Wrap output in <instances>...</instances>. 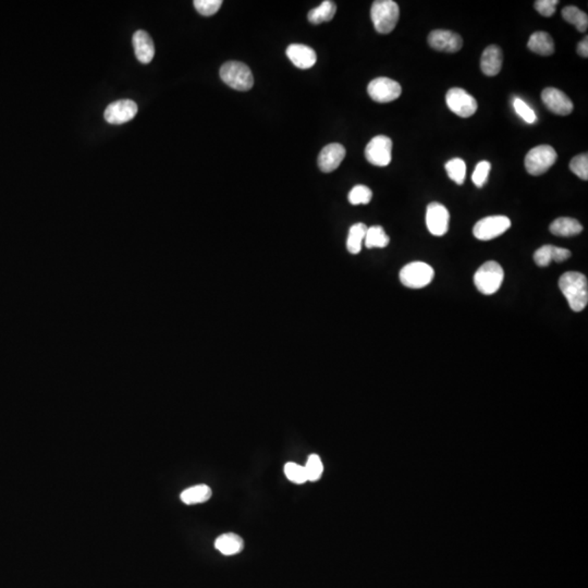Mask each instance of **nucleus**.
<instances>
[{
  "label": "nucleus",
  "instance_id": "obj_1",
  "mask_svg": "<svg viewBox=\"0 0 588 588\" xmlns=\"http://www.w3.org/2000/svg\"><path fill=\"white\" fill-rule=\"evenodd\" d=\"M559 287L573 311H584L588 303V283L583 274L565 272L560 277Z\"/></svg>",
  "mask_w": 588,
  "mask_h": 588
},
{
  "label": "nucleus",
  "instance_id": "obj_2",
  "mask_svg": "<svg viewBox=\"0 0 588 588\" xmlns=\"http://www.w3.org/2000/svg\"><path fill=\"white\" fill-rule=\"evenodd\" d=\"M371 16L378 33L389 34L398 23L400 9L398 3L392 0H377L373 3Z\"/></svg>",
  "mask_w": 588,
  "mask_h": 588
},
{
  "label": "nucleus",
  "instance_id": "obj_3",
  "mask_svg": "<svg viewBox=\"0 0 588 588\" xmlns=\"http://www.w3.org/2000/svg\"><path fill=\"white\" fill-rule=\"evenodd\" d=\"M504 278V269L499 263L495 261H486L475 272V287L485 296H491L500 289Z\"/></svg>",
  "mask_w": 588,
  "mask_h": 588
},
{
  "label": "nucleus",
  "instance_id": "obj_4",
  "mask_svg": "<svg viewBox=\"0 0 588 588\" xmlns=\"http://www.w3.org/2000/svg\"><path fill=\"white\" fill-rule=\"evenodd\" d=\"M220 78L222 82L226 83L228 86L241 92L251 90L254 85L251 69L239 61H229L222 64L220 68Z\"/></svg>",
  "mask_w": 588,
  "mask_h": 588
},
{
  "label": "nucleus",
  "instance_id": "obj_5",
  "mask_svg": "<svg viewBox=\"0 0 588 588\" xmlns=\"http://www.w3.org/2000/svg\"><path fill=\"white\" fill-rule=\"evenodd\" d=\"M435 277L433 267L423 263L413 261L405 265L400 272V281L410 289H422L427 287Z\"/></svg>",
  "mask_w": 588,
  "mask_h": 588
},
{
  "label": "nucleus",
  "instance_id": "obj_6",
  "mask_svg": "<svg viewBox=\"0 0 588 588\" xmlns=\"http://www.w3.org/2000/svg\"><path fill=\"white\" fill-rule=\"evenodd\" d=\"M556 158L558 155L552 146H536L525 157V168L532 176H541L548 172L549 168L556 163Z\"/></svg>",
  "mask_w": 588,
  "mask_h": 588
},
{
  "label": "nucleus",
  "instance_id": "obj_7",
  "mask_svg": "<svg viewBox=\"0 0 588 588\" xmlns=\"http://www.w3.org/2000/svg\"><path fill=\"white\" fill-rule=\"evenodd\" d=\"M511 227V220L506 216H489L480 219L473 229L474 237L480 241H491L504 235Z\"/></svg>",
  "mask_w": 588,
  "mask_h": 588
},
{
  "label": "nucleus",
  "instance_id": "obj_8",
  "mask_svg": "<svg viewBox=\"0 0 588 588\" xmlns=\"http://www.w3.org/2000/svg\"><path fill=\"white\" fill-rule=\"evenodd\" d=\"M446 102L449 109L461 118H469L478 110L476 99L467 91L459 87H454L448 91Z\"/></svg>",
  "mask_w": 588,
  "mask_h": 588
},
{
  "label": "nucleus",
  "instance_id": "obj_9",
  "mask_svg": "<svg viewBox=\"0 0 588 588\" xmlns=\"http://www.w3.org/2000/svg\"><path fill=\"white\" fill-rule=\"evenodd\" d=\"M392 141L386 135L373 137L365 148V157L374 166L386 167L390 164Z\"/></svg>",
  "mask_w": 588,
  "mask_h": 588
},
{
  "label": "nucleus",
  "instance_id": "obj_10",
  "mask_svg": "<svg viewBox=\"0 0 588 588\" xmlns=\"http://www.w3.org/2000/svg\"><path fill=\"white\" fill-rule=\"evenodd\" d=\"M367 92L373 101L377 103H390L400 97L402 87L389 78H377L368 84Z\"/></svg>",
  "mask_w": 588,
  "mask_h": 588
},
{
  "label": "nucleus",
  "instance_id": "obj_11",
  "mask_svg": "<svg viewBox=\"0 0 588 588\" xmlns=\"http://www.w3.org/2000/svg\"><path fill=\"white\" fill-rule=\"evenodd\" d=\"M450 214L448 209L439 203H430L426 209V226L430 233L436 237H443L448 233Z\"/></svg>",
  "mask_w": 588,
  "mask_h": 588
},
{
  "label": "nucleus",
  "instance_id": "obj_12",
  "mask_svg": "<svg viewBox=\"0 0 588 588\" xmlns=\"http://www.w3.org/2000/svg\"><path fill=\"white\" fill-rule=\"evenodd\" d=\"M137 114V105L131 99L114 102L104 113L106 121L115 126L131 121Z\"/></svg>",
  "mask_w": 588,
  "mask_h": 588
},
{
  "label": "nucleus",
  "instance_id": "obj_13",
  "mask_svg": "<svg viewBox=\"0 0 588 588\" xmlns=\"http://www.w3.org/2000/svg\"><path fill=\"white\" fill-rule=\"evenodd\" d=\"M428 44L435 51L456 53L463 46V40L459 34L451 31L435 30L428 35Z\"/></svg>",
  "mask_w": 588,
  "mask_h": 588
},
{
  "label": "nucleus",
  "instance_id": "obj_14",
  "mask_svg": "<svg viewBox=\"0 0 588 588\" xmlns=\"http://www.w3.org/2000/svg\"><path fill=\"white\" fill-rule=\"evenodd\" d=\"M541 99L549 110L559 116H567L573 111V103L570 98L554 87L545 89L541 93Z\"/></svg>",
  "mask_w": 588,
  "mask_h": 588
},
{
  "label": "nucleus",
  "instance_id": "obj_15",
  "mask_svg": "<svg viewBox=\"0 0 588 588\" xmlns=\"http://www.w3.org/2000/svg\"><path fill=\"white\" fill-rule=\"evenodd\" d=\"M346 154V148L339 143L328 144L322 148L318 156V167L322 172H333L340 166Z\"/></svg>",
  "mask_w": 588,
  "mask_h": 588
},
{
  "label": "nucleus",
  "instance_id": "obj_16",
  "mask_svg": "<svg viewBox=\"0 0 588 588\" xmlns=\"http://www.w3.org/2000/svg\"><path fill=\"white\" fill-rule=\"evenodd\" d=\"M287 58L300 69H309L316 64L317 55L313 48L302 44H292L287 48Z\"/></svg>",
  "mask_w": 588,
  "mask_h": 588
},
{
  "label": "nucleus",
  "instance_id": "obj_17",
  "mask_svg": "<svg viewBox=\"0 0 588 588\" xmlns=\"http://www.w3.org/2000/svg\"><path fill=\"white\" fill-rule=\"evenodd\" d=\"M132 40L137 60L143 64H150L155 56V46L152 37L145 31L140 30L133 34Z\"/></svg>",
  "mask_w": 588,
  "mask_h": 588
},
{
  "label": "nucleus",
  "instance_id": "obj_18",
  "mask_svg": "<svg viewBox=\"0 0 588 588\" xmlns=\"http://www.w3.org/2000/svg\"><path fill=\"white\" fill-rule=\"evenodd\" d=\"M504 61V54L496 45L488 46L480 59V69L487 77H495L500 72Z\"/></svg>",
  "mask_w": 588,
  "mask_h": 588
},
{
  "label": "nucleus",
  "instance_id": "obj_19",
  "mask_svg": "<svg viewBox=\"0 0 588 588\" xmlns=\"http://www.w3.org/2000/svg\"><path fill=\"white\" fill-rule=\"evenodd\" d=\"M571 252L567 248L554 246H543L534 254V261L539 267H547L552 261L562 263L570 259Z\"/></svg>",
  "mask_w": 588,
  "mask_h": 588
},
{
  "label": "nucleus",
  "instance_id": "obj_20",
  "mask_svg": "<svg viewBox=\"0 0 588 588\" xmlns=\"http://www.w3.org/2000/svg\"><path fill=\"white\" fill-rule=\"evenodd\" d=\"M528 49L541 56H550L554 53V43L552 37L543 31H537L530 35L528 44Z\"/></svg>",
  "mask_w": 588,
  "mask_h": 588
},
{
  "label": "nucleus",
  "instance_id": "obj_21",
  "mask_svg": "<svg viewBox=\"0 0 588 588\" xmlns=\"http://www.w3.org/2000/svg\"><path fill=\"white\" fill-rule=\"evenodd\" d=\"M550 233L558 237H574L583 231V226L574 218L561 217L550 224Z\"/></svg>",
  "mask_w": 588,
  "mask_h": 588
},
{
  "label": "nucleus",
  "instance_id": "obj_22",
  "mask_svg": "<svg viewBox=\"0 0 588 588\" xmlns=\"http://www.w3.org/2000/svg\"><path fill=\"white\" fill-rule=\"evenodd\" d=\"M215 547L224 556H233L242 552L244 543L242 538L237 534L227 533L217 538Z\"/></svg>",
  "mask_w": 588,
  "mask_h": 588
},
{
  "label": "nucleus",
  "instance_id": "obj_23",
  "mask_svg": "<svg viewBox=\"0 0 588 588\" xmlns=\"http://www.w3.org/2000/svg\"><path fill=\"white\" fill-rule=\"evenodd\" d=\"M337 11V5L333 1L326 0L318 7L311 9L309 12V21L313 24H320L322 22L331 21Z\"/></svg>",
  "mask_w": 588,
  "mask_h": 588
},
{
  "label": "nucleus",
  "instance_id": "obj_24",
  "mask_svg": "<svg viewBox=\"0 0 588 588\" xmlns=\"http://www.w3.org/2000/svg\"><path fill=\"white\" fill-rule=\"evenodd\" d=\"M211 497V489L207 485H196L181 493V500L185 504H203Z\"/></svg>",
  "mask_w": 588,
  "mask_h": 588
},
{
  "label": "nucleus",
  "instance_id": "obj_25",
  "mask_svg": "<svg viewBox=\"0 0 588 588\" xmlns=\"http://www.w3.org/2000/svg\"><path fill=\"white\" fill-rule=\"evenodd\" d=\"M366 224H355L349 230L348 240H346V248L351 254H359L362 250V244L364 242L366 235Z\"/></svg>",
  "mask_w": 588,
  "mask_h": 588
},
{
  "label": "nucleus",
  "instance_id": "obj_26",
  "mask_svg": "<svg viewBox=\"0 0 588 588\" xmlns=\"http://www.w3.org/2000/svg\"><path fill=\"white\" fill-rule=\"evenodd\" d=\"M562 16L565 21L574 25L580 32H586L588 27V16L584 11L575 5H567L562 10Z\"/></svg>",
  "mask_w": 588,
  "mask_h": 588
},
{
  "label": "nucleus",
  "instance_id": "obj_27",
  "mask_svg": "<svg viewBox=\"0 0 588 588\" xmlns=\"http://www.w3.org/2000/svg\"><path fill=\"white\" fill-rule=\"evenodd\" d=\"M390 239L386 235L385 230L380 226H373L367 228L365 235V246L367 248H384L389 244Z\"/></svg>",
  "mask_w": 588,
  "mask_h": 588
},
{
  "label": "nucleus",
  "instance_id": "obj_28",
  "mask_svg": "<svg viewBox=\"0 0 588 588\" xmlns=\"http://www.w3.org/2000/svg\"><path fill=\"white\" fill-rule=\"evenodd\" d=\"M447 174L449 178L454 181L456 185H463L467 174V165L461 158H454L449 161L446 164Z\"/></svg>",
  "mask_w": 588,
  "mask_h": 588
},
{
  "label": "nucleus",
  "instance_id": "obj_29",
  "mask_svg": "<svg viewBox=\"0 0 588 588\" xmlns=\"http://www.w3.org/2000/svg\"><path fill=\"white\" fill-rule=\"evenodd\" d=\"M373 192L366 185H355L349 193V202L352 205H366L372 201Z\"/></svg>",
  "mask_w": 588,
  "mask_h": 588
},
{
  "label": "nucleus",
  "instance_id": "obj_30",
  "mask_svg": "<svg viewBox=\"0 0 588 588\" xmlns=\"http://www.w3.org/2000/svg\"><path fill=\"white\" fill-rule=\"evenodd\" d=\"M304 467H305L306 475H307V480L317 482V480L322 478L324 465H322V462L320 456H317V454H311Z\"/></svg>",
  "mask_w": 588,
  "mask_h": 588
},
{
  "label": "nucleus",
  "instance_id": "obj_31",
  "mask_svg": "<svg viewBox=\"0 0 588 588\" xmlns=\"http://www.w3.org/2000/svg\"><path fill=\"white\" fill-rule=\"evenodd\" d=\"M285 474L287 475V480L293 483L303 484L307 482L305 467L293 462H289L285 465Z\"/></svg>",
  "mask_w": 588,
  "mask_h": 588
},
{
  "label": "nucleus",
  "instance_id": "obj_32",
  "mask_svg": "<svg viewBox=\"0 0 588 588\" xmlns=\"http://www.w3.org/2000/svg\"><path fill=\"white\" fill-rule=\"evenodd\" d=\"M571 172L576 174L580 179L588 180V155L587 154H580V155L575 156L570 163Z\"/></svg>",
  "mask_w": 588,
  "mask_h": 588
},
{
  "label": "nucleus",
  "instance_id": "obj_33",
  "mask_svg": "<svg viewBox=\"0 0 588 588\" xmlns=\"http://www.w3.org/2000/svg\"><path fill=\"white\" fill-rule=\"evenodd\" d=\"M222 0H196L194 7L202 16H214L222 7Z\"/></svg>",
  "mask_w": 588,
  "mask_h": 588
},
{
  "label": "nucleus",
  "instance_id": "obj_34",
  "mask_svg": "<svg viewBox=\"0 0 588 588\" xmlns=\"http://www.w3.org/2000/svg\"><path fill=\"white\" fill-rule=\"evenodd\" d=\"M513 108L526 124H533L537 120V117H536L533 109L530 108V106L520 98H515L513 101Z\"/></svg>",
  "mask_w": 588,
  "mask_h": 588
},
{
  "label": "nucleus",
  "instance_id": "obj_35",
  "mask_svg": "<svg viewBox=\"0 0 588 588\" xmlns=\"http://www.w3.org/2000/svg\"><path fill=\"white\" fill-rule=\"evenodd\" d=\"M491 165L489 161H480L473 172L472 181L478 187H483L487 183L488 176L491 172Z\"/></svg>",
  "mask_w": 588,
  "mask_h": 588
},
{
  "label": "nucleus",
  "instance_id": "obj_36",
  "mask_svg": "<svg viewBox=\"0 0 588 588\" xmlns=\"http://www.w3.org/2000/svg\"><path fill=\"white\" fill-rule=\"evenodd\" d=\"M559 1L556 0H537L535 1L536 10L543 16H552L556 12V5Z\"/></svg>",
  "mask_w": 588,
  "mask_h": 588
},
{
  "label": "nucleus",
  "instance_id": "obj_37",
  "mask_svg": "<svg viewBox=\"0 0 588 588\" xmlns=\"http://www.w3.org/2000/svg\"><path fill=\"white\" fill-rule=\"evenodd\" d=\"M578 54L583 58H587L588 56V37L586 36L583 40H580L578 45Z\"/></svg>",
  "mask_w": 588,
  "mask_h": 588
}]
</instances>
